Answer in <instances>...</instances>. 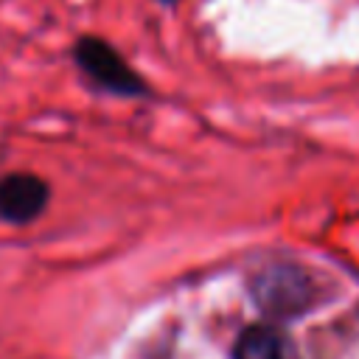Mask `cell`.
<instances>
[{
    "label": "cell",
    "instance_id": "1",
    "mask_svg": "<svg viewBox=\"0 0 359 359\" xmlns=\"http://www.w3.org/2000/svg\"><path fill=\"white\" fill-rule=\"evenodd\" d=\"M48 199V185L34 174H8L0 180V216L6 222L22 224L42 213Z\"/></svg>",
    "mask_w": 359,
    "mask_h": 359
},
{
    "label": "cell",
    "instance_id": "3",
    "mask_svg": "<svg viewBox=\"0 0 359 359\" xmlns=\"http://www.w3.org/2000/svg\"><path fill=\"white\" fill-rule=\"evenodd\" d=\"M255 300L266 311H297L306 303V280L289 269H272L255 283Z\"/></svg>",
    "mask_w": 359,
    "mask_h": 359
},
{
    "label": "cell",
    "instance_id": "2",
    "mask_svg": "<svg viewBox=\"0 0 359 359\" xmlns=\"http://www.w3.org/2000/svg\"><path fill=\"white\" fill-rule=\"evenodd\" d=\"M76 56L81 62V67L98 79L104 87L115 90V93H140V81L137 76L121 62V56L107 48L104 42L98 39H81L79 48H76Z\"/></svg>",
    "mask_w": 359,
    "mask_h": 359
},
{
    "label": "cell",
    "instance_id": "4",
    "mask_svg": "<svg viewBox=\"0 0 359 359\" xmlns=\"http://www.w3.org/2000/svg\"><path fill=\"white\" fill-rule=\"evenodd\" d=\"M233 359H300V356L283 331L258 323L241 331L233 348Z\"/></svg>",
    "mask_w": 359,
    "mask_h": 359
}]
</instances>
